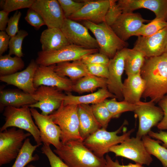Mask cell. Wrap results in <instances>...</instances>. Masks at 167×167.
I'll use <instances>...</instances> for the list:
<instances>
[{"label":"cell","mask_w":167,"mask_h":167,"mask_svg":"<svg viewBox=\"0 0 167 167\" xmlns=\"http://www.w3.org/2000/svg\"><path fill=\"white\" fill-rule=\"evenodd\" d=\"M109 152L113 153L116 156L130 159L142 165L149 166L153 161L142 139L136 136L129 137L120 144L111 147Z\"/></svg>","instance_id":"obj_9"},{"label":"cell","mask_w":167,"mask_h":167,"mask_svg":"<svg viewBox=\"0 0 167 167\" xmlns=\"http://www.w3.org/2000/svg\"><path fill=\"white\" fill-rule=\"evenodd\" d=\"M25 19L31 25L37 29L42 26L45 25L44 20L40 15L31 8H28Z\"/></svg>","instance_id":"obj_42"},{"label":"cell","mask_w":167,"mask_h":167,"mask_svg":"<svg viewBox=\"0 0 167 167\" xmlns=\"http://www.w3.org/2000/svg\"><path fill=\"white\" fill-rule=\"evenodd\" d=\"M138 37L133 48L141 52L146 58L158 56L164 53L167 44V27L152 35Z\"/></svg>","instance_id":"obj_17"},{"label":"cell","mask_w":167,"mask_h":167,"mask_svg":"<svg viewBox=\"0 0 167 167\" xmlns=\"http://www.w3.org/2000/svg\"><path fill=\"white\" fill-rule=\"evenodd\" d=\"M105 159L106 161L105 167H145L143 165L137 163H130L125 165H121L117 160L113 161L108 154L106 155Z\"/></svg>","instance_id":"obj_46"},{"label":"cell","mask_w":167,"mask_h":167,"mask_svg":"<svg viewBox=\"0 0 167 167\" xmlns=\"http://www.w3.org/2000/svg\"><path fill=\"white\" fill-rule=\"evenodd\" d=\"M134 112L139 121L136 136L141 139L148 134L153 127L157 126L163 117L161 108L156 106L151 101L147 102L140 101Z\"/></svg>","instance_id":"obj_11"},{"label":"cell","mask_w":167,"mask_h":167,"mask_svg":"<svg viewBox=\"0 0 167 167\" xmlns=\"http://www.w3.org/2000/svg\"><path fill=\"white\" fill-rule=\"evenodd\" d=\"M115 97L110 99H106L104 102L111 113L113 118H118L121 114L127 111H134L139 103L132 104L124 100L118 101Z\"/></svg>","instance_id":"obj_33"},{"label":"cell","mask_w":167,"mask_h":167,"mask_svg":"<svg viewBox=\"0 0 167 167\" xmlns=\"http://www.w3.org/2000/svg\"><path fill=\"white\" fill-rule=\"evenodd\" d=\"M37 102L29 105L30 108H38L44 115H49L58 109L63 102L66 94L55 88L41 85L34 94Z\"/></svg>","instance_id":"obj_12"},{"label":"cell","mask_w":167,"mask_h":167,"mask_svg":"<svg viewBox=\"0 0 167 167\" xmlns=\"http://www.w3.org/2000/svg\"><path fill=\"white\" fill-rule=\"evenodd\" d=\"M26 167H36V166H35L32 165V164H30V165H28Z\"/></svg>","instance_id":"obj_50"},{"label":"cell","mask_w":167,"mask_h":167,"mask_svg":"<svg viewBox=\"0 0 167 167\" xmlns=\"http://www.w3.org/2000/svg\"><path fill=\"white\" fill-rule=\"evenodd\" d=\"M85 65L91 75L99 77L108 78L109 73L108 66L101 64Z\"/></svg>","instance_id":"obj_44"},{"label":"cell","mask_w":167,"mask_h":167,"mask_svg":"<svg viewBox=\"0 0 167 167\" xmlns=\"http://www.w3.org/2000/svg\"><path fill=\"white\" fill-rule=\"evenodd\" d=\"M53 152L69 167H105V158L96 156L80 140L62 143Z\"/></svg>","instance_id":"obj_2"},{"label":"cell","mask_w":167,"mask_h":167,"mask_svg":"<svg viewBox=\"0 0 167 167\" xmlns=\"http://www.w3.org/2000/svg\"><path fill=\"white\" fill-rule=\"evenodd\" d=\"M99 49H87L70 44L59 50L49 52L41 51L35 61L39 65L49 66L58 63L81 60L84 56L97 53Z\"/></svg>","instance_id":"obj_8"},{"label":"cell","mask_w":167,"mask_h":167,"mask_svg":"<svg viewBox=\"0 0 167 167\" xmlns=\"http://www.w3.org/2000/svg\"><path fill=\"white\" fill-rule=\"evenodd\" d=\"M30 8L40 15L48 28H60L66 18L58 0H34Z\"/></svg>","instance_id":"obj_16"},{"label":"cell","mask_w":167,"mask_h":167,"mask_svg":"<svg viewBox=\"0 0 167 167\" xmlns=\"http://www.w3.org/2000/svg\"><path fill=\"white\" fill-rule=\"evenodd\" d=\"M55 71L60 76L68 77L74 83L80 78L91 75L81 60L58 63L54 66Z\"/></svg>","instance_id":"obj_27"},{"label":"cell","mask_w":167,"mask_h":167,"mask_svg":"<svg viewBox=\"0 0 167 167\" xmlns=\"http://www.w3.org/2000/svg\"><path fill=\"white\" fill-rule=\"evenodd\" d=\"M83 24L94 36L99 47V52L110 59L113 58L118 51L126 48L128 45L126 41L117 35L111 26L104 22L96 24L84 21Z\"/></svg>","instance_id":"obj_4"},{"label":"cell","mask_w":167,"mask_h":167,"mask_svg":"<svg viewBox=\"0 0 167 167\" xmlns=\"http://www.w3.org/2000/svg\"><path fill=\"white\" fill-rule=\"evenodd\" d=\"M37 102L34 94L17 89H5L0 92V109L2 111L7 106L20 108L30 105Z\"/></svg>","instance_id":"obj_22"},{"label":"cell","mask_w":167,"mask_h":167,"mask_svg":"<svg viewBox=\"0 0 167 167\" xmlns=\"http://www.w3.org/2000/svg\"><path fill=\"white\" fill-rule=\"evenodd\" d=\"M39 146L37 144L32 145L30 139L28 138H27L11 167H24L31 162L38 161L39 158V156L36 154L33 155V154Z\"/></svg>","instance_id":"obj_30"},{"label":"cell","mask_w":167,"mask_h":167,"mask_svg":"<svg viewBox=\"0 0 167 167\" xmlns=\"http://www.w3.org/2000/svg\"><path fill=\"white\" fill-rule=\"evenodd\" d=\"M142 139L148 153L157 158L164 167H167V148L160 145L161 142L147 135L143 136Z\"/></svg>","instance_id":"obj_32"},{"label":"cell","mask_w":167,"mask_h":167,"mask_svg":"<svg viewBox=\"0 0 167 167\" xmlns=\"http://www.w3.org/2000/svg\"><path fill=\"white\" fill-rule=\"evenodd\" d=\"M34 0H6L2 4L3 10L9 13L25 8H30Z\"/></svg>","instance_id":"obj_37"},{"label":"cell","mask_w":167,"mask_h":167,"mask_svg":"<svg viewBox=\"0 0 167 167\" xmlns=\"http://www.w3.org/2000/svg\"><path fill=\"white\" fill-rule=\"evenodd\" d=\"M117 3L123 13L147 9L154 12L155 18L166 21L167 0H119Z\"/></svg>","instance_id":"obj_21"},{"label":"cell","mask_w":167,"mask_h":167,"mask_svg":"<svg viewBox=\"0 0 167 167\" xmlns=\"http://www.w3.org/2000/svg\"><path fill=\"white\" fill-rule=\"evenodd\" d=\"M93 113L102 128L106 129L112 116L104 101L91 105Z\"/></svg>","instance_id":"obj_34"},{"label":"cell","mask_w":167,"mask_h":167,"mask_svg":"<svg viewBox=\"0 0 167 167\" xmlns=\"http://www.w3.org/2000/svg\"><path fill=\"white\" fill-rule=\"evenodd\" d=\"M140 74L146 83L142 97L157 103L167 96V53L146 58Z\"/></svg>","instance_id":"obj_1"},{"label":"cell","mask_w":167,"mask_h":167,"mask_svg":"<svg viewBox=\"0 0 167 167\" xmlns=\"http://www.w3.org/2000/svg\"><path fill=\"white\" fill-rule=\"evenodd\" d=\"M107 79L91 75L84 77L74 84L73 91L79 94L92 92L97 88H107Z\"/></svg>","instance_id":"obj_28"},{"label":"cell","mask_w":167,"mask_h":167,"mask_svg":"<svg viewBox=\"0 0 167 167\" xmlns=\"http://www.w3.org/2000/svg\"><path fill=\"white\" fill-rule=\"evenodd\" d=\"M159 107L162 110L163 117L162 120L157 126L161 130H167V96H164L158 102Z\"/></svg>","instance_id":"obj_45"},{"label":"cell","mask_w":167,"mask_h":167,"mask_svg":"<svg viewBox=\"0 0 167 167\" xmlns=\"http://www.w3.org/2000/svg\"><path fill=\"white\" fill-rule=\"evenodd\" d=\"M146 57L141 52L133 48H127L125 61V69L127 76L140 72Z\"/></svg>","instance_id":"obj_29"},{"label":"cell","mask_w":167,"mask_h":167,"mask_svg":"<svg viewBox=\"0 0 167 167\" xmlns=\"http://www.w3.org/2000/svg\"><path fill=\"white\" fill-rule=\"evenodd\" d=\"M32 135L24 130L11 127L0 132V166L15 159L25 140Z\"/></svg>","instance_id":"obj_7"},{"label":"cell","mask_w":167,"mask_h":167,"mask_svg":"<svg viewBox=\"0 0 167 167\" xmlns=\"http://www.w3.org/2000/svg\"><path fill=\"white\" fill-rule=\"evenodd\" d=\"M32 117L40 132L41 139L44 144H52L58 148L62 144L60 141L61 131L49 115H44L34 108H30Z\"/></svg>","instance_id":"obj_15"},{"label":"cell","mask_w":167,"mask_h":167,"mask_svg":"<svg viewBox=\"0 0 167 167\" xmlns=\"http://www.w3.org/2000/svg\"><path fill=\"white\" fill-rule=\"evenodd\" d=\"M167 27V21L155 18L147 24H144L136 36H150Z\"/></svg>","instance_id":"obj_36"},{"label":"cell","mask_w":167,"mask_h":167,"mask_svg":"<svg viewBox=\"0 0 167 167\" xmlns=\"http://www.w3.org/2000/svg\"><path fill=\"white\" fill-rule=\"evenodd\" d=\"M78 106L74 105H65L62 102L58 109L49 115L61 129L60 140L62 143L71 140L83 141L79 132Z\"/></svg>","instance_id":"obj_3"},{"label":"cell","mask_w":167,"mask_h":167,"mask_svg":"<svg viewBox=\"0 0 167 167\" xmlns=\"http://www.w3.org/2000/svg\"><path fill=\"white\" fill-rule=\"evenodd\" d=\"M110 59L105 54L100 52L88 54L81 59L85 64H101L108 66Z\"/></svg>","instance_id":"obj_41"},{"label":"cell","mask_w":167,"mask_h":167,"mask_svg":"<svg viewBox=\"0 0 167 167\" xmlns=\"http://www.w3.org/2000/svg\"><path fill=\"white\" fill-rule=\"evenodd\" d=\"M60 29L70 44L87 49H99L96 39L84 25L65 18Z\"/></svg>","instance_id":"obj_10"},{"label":"cell","mask_w":167,"mask_h":167,"mask_svg":"<svg viewBox=\"0 0 167 167\" xmlns=\"http://www.w3.org/2000/svg\"><path fill=\"white\" fill-rule=\"evenodd\" d=\"M78 113L79 134L84 141L102 127L96 119L91 105L84 104L78 105Z\"/></svg>","instance_id":"obj_24"},{"label":"cell","mask_w":167,"mask_h":167,"mask_svg":"<svg viewBox=\"0 0 167 167\" xmlns=\"http://www.w3.org/2000/svg\"><path fill=\"white\" fill-rule=\"evenodd\" d=\"M38 65L32 59L26 69L13 74L0 76L1 81L14 85L24 92L33 95L36 90L33 85V79Z\"/></svg>","instance_id":"obj_20"},{"label":"cell","mask_w":167,"mask_h":167,"mask_svg":"<svg viewBox=\"0 0 167 167\" xmlns=\"http://www.w3.org/2000/svg\"><path fill=\"white\" fill-rule=\"evenodd\" d=\"M3 115L5 117V122L0 128V132L10 127L18 128L31 134L37 144L42 145L39 130L33 122L28 106L20 108L6 107L4 109Z\"/></svg>","instance_id":"obj_6"},{"label":"cell","mask_w":167,"mask_h":167,"mask_svg":"<svg viewBox=\"0 0 167 167\" xmlns=\"http://www.w3.org/2000/svg\"><path fill=\"white\" fill-rule=\"evenodd\" d=\"M63 11L66 18L69 17L84 5V2L72 0H58Z\"/></svg>","instance_id":"obj_38"},{"label":"cell","mask_w":167,"mask_h":167,"mask_svg":"<svg viewBox=\"0 0 167 167\" xmlns=\"http://www.w3.org/2000/svg\"><path fill=\"white\" fill-rule=\"evenodd\" d=\"M21 15L20 11H17L9 18L5 32L11 37L15 36L19 31L18 24Z\"/></svg>","instance_id":"obj_43"},{"label":"cell","mask_w":167,"mask_h":167,"mask_svg":"<svg viewBox=\"0 0 167 167\" xmlns=\"http://www.w3.org/2000/svg\"><path fill=\"white\" fill-rule=\"evenodd\" d=\"M21 58L9 54L0 56V76L11 75L21 70L24 67Z\"/></svg>","instance_id":"obj_31"},{"label":"cell","mask_w":167,"mask_h":167,"mask_svg":"<svg viewBox=\"0 0 167 167\" xmlns=\"http://www.w3.org/2000/svg\"><path fill=\"white\" fill-rule=\"evenodd\" d=\"M117 1V0H111L110 6L105 16L104 22L111 27L123 13Z\"/></svg>","instance_id":"obj_39"},{"label":"cell","mask_w":167,"mask_h":167,"mask_svg":"<svg viewBox=\"0 0 167 167\" xmlns=\"http://www.w3.org/2000/svg\"><path fill=\"white\" fill-rule=\"evenodd\" d=\"M151 21L144 19L138 13L124 12L111 27L122 40L126 41L131 36H136L144 22Z\"/></svg>","instance_id":"obj_19"},{"label":"cell","mask_w":167,"mask_h":167,"mask_svg":"<svg viewBox=\"0 0 167 167\" xmlns=\"http://www.w3.org/2000/svg\"><path fill=\"white\" fill-rule=\"evenodd\" d=\"M42 51L49 52L61 49L70 44L60 28H47L41 33L40 38Z\"/></svg>","instance_id":"obj_25"},{"label":"cell","mask_w":167,"mask_h":167,"mask_svg":"<svg viewBox=\"0 0 167 167\" xmlns=\"http://www.w3.org/2000/svg\"><path fill=\"white\" fill-rule=\"evenodd\" d=\"M54 65L38 66L33 79V85L37 88L41 85L55 87L66 92L73 91L74 83L66 77L61 76L54 70Z\"/></svg>","instance_id":"obj_13"},{"label":"cell","mask_w":167,"mask_h":167,"mask_svg":"<svg viewBox=\"0 0 167 167\" xmlns=\"http://www.w3.org/2000/svg\"><path fill=\"white\" fill-rule=\"evenodd\" d=\"M127 48L118 51L110 59L108 65L109 75L107 79V88L119 101L123 100V83L122 76L125 69V61Z\"/></svg>","instance_id":"obj_14"},{"label":"cell","mask_w":167,"mask_h":167,"mask_svg":"<svg viewBox=\"0 0 167 167\" xmlns=\"http://www.w3.org/2000/svg\"><path fill=\"white\" fill-rule=\"evenodd\" d=\"M63 102L64 105H93L104 101L108 98L116 97L107 88L99 89L97 91L86 95L76 96L66 92Z\"/></svg>","instance_id":"obj_26"},{"label":"cell","mask_w":167,"mask_h":167,"mask_svg":"<svg viewBox=\"0 0 167 167\" xmlns=\"http://www.w3.org/2000/svg\"><path fill=\"white\" fill-rule=\"evenodd\" d=\"M126 122L117 130L114 131H108L106 129L101 128L90 135L83 141L85 145L96 156L104 158V155L109 152L112 147L120 143L130 137L135 129H132L122 135H118Z\"/></svg>","instance_id":"obj_5"},{"label":"cell","mask_w":167,"mask_h":167,"mask_svg":"<svg viewBox=\"0 0 167 167\" xmlns=\"http://www.w3.org/2000/svg\"><path fill=\"white\" fill-rule=\"evenodd\" d=\"M164 53H167V44L166 47V48H165Z\"/></svg>","instance_id":"obj_51"},{"label":"cell","mask_w":167,"mask_h":167,"mask_svg":"<svg viewBox=\"0 0 167 167\" xmlns=\"http://www.w3.org/2000/svg\"><path fill=\"white\" fill-rule=\"evenodd\" d=\"M148 135L153 138H155L162 141L163 143L162 146L167 148V132L161 130L158 132L150 131Z\"/></svg>","instance_id":"obj_48"},{"label":"cell","mask_w":167,"mask_h":167,"mask_svg":"<svg viewBox=\"0 0 167 167\" xmlns=\"http://www.w3.org/2000/svg\"><path fill=\"white\" fill-rule=\"evenodd\" d=\"M84 5L69 18L75 20L88 21L96 24L104 22L111 0H83Z\"/></svg>","instance_id":"obj_18"},{"label":"cell","mask_w":167,"mask_h":167,"mask_svg":"<svg viewBox=\"0 0 167 167\" xmlns=\"http://www.w3.org/2000/svg\"><path fill=\"white\" fill-rule=\"evenodd\" d=\"M28 35L27 31L24 30H19L14 36L11 37L9 45V54L10 55L21 58L24 56L22 51V44L24 38Z\"/></svg>","instance_id":"obj_35"},{"label":"cell","mask_w":167,"mask_h":167,"mask_svg":"<svg viewBox=\"0 0 167 167\" xmlns=\"http://www.w3.org/2000/svg\"><path fill=\"white\" fill-rule=\"evenodd\" d=\"M9 13L2 10L0 11V30L5 31L9 19Z\"/></svg>","instance_id":"obj_49"},{"label":"cell","mask_w":167,"mask_h":167,"mask_svg":"<svg viewBox=\"0 0 167 167\" xmlns=\"http://www.w3.org/2000/svg\"><path fill=\"white\" fill-rule=\"evenodd\" d=\"M146 83L140 72L127 76L123 83L122 94L123 100L132 104H137L144 91Z\"/></svg>","instance_id":"obj_23"},{"label":"cell","mask_w":167,"mask_h":167,"mask_svg":"<svg viewBox=\"0 0 167 167\" xmlns=\"http://www.w3.org/2000/svg\"><path fill=\"white\" fill-rule=\"evenodd\" d=\"M41 151L47 157L51 167H69L51 150L50 145L43 144Z\"/></svg>","instance_id":"obj_40"},{"label":"cell","mask_w":167,"mask_h":167,"mask_svg":"<svg viewBox=\"0 0 167 167\" xmlns=\"http://www.w3.org/2000/svg\"><path fill=\"white\" fill-rule=\"evenodd\" d=\"M166 21H167V17Z\"/></svg>","instance_id":"obj_52"},{"label":"cell","mask_w":167,"mask_h":167,"mask_svg":"<svg viewBox=\"0 0 167 167\" xmlns=\"http://www.w3.org/2000/svg\"><path fill=\"white\" fill-rule=\"evenodd\" d=\"M11 38L5 31H0V56L7 50Z\"/></svg>","instance_id":"obj_47"}]
</instances>
